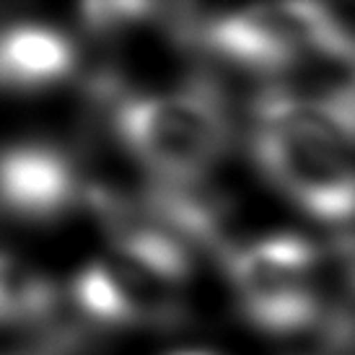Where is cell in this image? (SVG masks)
<instances>
[{"label":"cell","mask_w":355,"mask_h":355,"mask_svg":"<svg viewBox=\"0 0 355 355\" xmlns=\"http://www.w3.org/2000/svg\"><path fill=\"white\" fill-rule=\"evenodd\" d=\"M355 83L322 94L267 91L254 104L252 153L293 205L324 223L355 218Z\"/></svg>","instance_id":"6da1fadb"},{"label":"cell","mask_w":355,"mask_h":355,"mask_svg":"<svg viewBox=\"0 0 355 355\" xmlns=\"http://www.w3.org/2000/svg\"><path fill=\"white\" fill-rule=\"evenodd\" d=\"M114 130L161 184H192L223 156L231 122L216 86L195 80L166 94L119 99Z\"/></svg>","instance_id":"7a4b0ae2"},{"label":"cell","mask_w":355,"mask_h":355,"mask_svg":"<svg viewBox=\"0 0 355 355\" xmlns=\"http://www.w3.org/2000/svg\"><path fill=\"white\" fill-rule=\"evenodd\" d=\"M319 252L296 234L252 241L228 254V275L249 322L270 335L306 332L322 319Z\"/></svg>","instance_id":"3957f363"},{"label":"cell","mask_w":355,"mask_h":355,"mask_svg":"<svg viewBox=\"0 0 355 355\" xmlns=\"http://www.w3.org/2000/svg\"><path fill=\"white\" fill-rule=\"evenodd\" d=\"M187 29L207 50L254 70L288 68L301 52L314 50L309 6L304 3L187 19Z\"/></svg>","instance_id":"277c9868"},{"label":"cell","mask_w":355,"mask_h":355,"mask_svg":"<svg viewBox=\"0 0 355 355\" xmlns=\"http://www.w3.org/2000/svg\"><path fill=\"white\" fill-rule=\"evenodd\" d=\"M177 286L122 257L94 262L73 280V301L86 316L112 327L171 324L182 316Z\"/></svg>","instance_id":"5b68a950"},{"label":"cell","mask_w":355,"mask_h":355,"mask_svg":"<svg viewBox=\"0 0 355 355\" xmlns=\"http://www.w3.org/2000/svg\"><path fill=\"white\" fill-rule=\"evenodd\" d=\"M80 200V179L52 146H13L0 153V210L21 220H58Z\"/></svg>","instance_id":"8992f818"},{"label":"cell","mask_w":355,"mask_h":355,"mask_svg":"<svg viewBox=\"0 0 355 355\" xmlns=\"http://www.w3.org/2000/svg\"><path fill=\"white\" fill-rule=\"evenodd\" d=\"M76 44L44 24H13L0 29V89L40 91L76 70Z\"/></svg>","instance_id":"52a82bcc"},{"label":"cell","mask_w":355,"mask_h":355,"mask_svg":"<svg viewBox=\"0 0 355 355\" xmlns=\"http://www.w3.org/2000/svg\"><path fill=\"white\" fill-rule=\"evenodd\" d=\"M58 306V291L34 267L0 254V324L42 319Z\"/></svg>","instance_id":"ba28073f"},{"label":"cell","mask_w":355,"mask_h":355,"mask_svg":"<svg viewBox=\"0 0 355 355\" xmlns=\"http://www.w3.org/2000/svg\"><path fill=\"white\" fill-rule=\"evenodd\" d=\"M153 6H138V3H104V6H86V21L96 29H117L122 24L146 19Z\"/></svg>","instance_id":"9c48e42d"},{"label":"cell","mask_w":355,"mask_h":355,"mask_svg":"<svg viewBox=\"0 0 355 355\" xmlns=\"http://www.w3.org/2000/svg\"><path fill=\"white\" fill-rule=\"evenodd\" d=\"M182 355H205V353H182Z\"/></svg>","instance_id":"30bf717a"}]
</instances>
